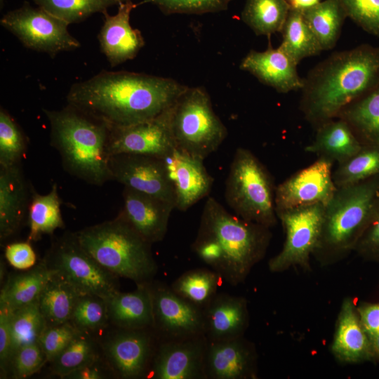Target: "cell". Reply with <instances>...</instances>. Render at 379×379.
<instances>
[{"label": "cell", "instance_id": "4dcf8cb0", "mask_svg": "<svg viewBox=\"0 0 379 379\" xmlns=\"http://www.w3.org/2000/svg\"><path fill=\"white\" fill-rule=\"evenodd\" d=\"M51 273L43 259L24 272L10 275L1 290L0 301L12 310L36 300Z\"/></svg>", "mask_w": 379, "mask_h": 379}, {"label": "cell", "instance_id": "d6a6232c", "mask_svg": "<svg viewBox=\"0 0 379 379\" xmlns=\"http://www.w3.org/2000/svg\"><path fill=\"white\" fill-rule=\"evenodd\" d=\"M281 32L282 42L279 47L297 65L305 58L317 55L322 51L300 9L291 8Z\"/></svg>", "mask_w": 379, "mask_h": 379}, {"label": "cell", "instance_id": "277c9868", "mask_svg": "<svg viewBox=\"0 0 379 379\" xmlns=\"http://www.w3.org/2000/svg\"><path fill=\"white\" fill-rule=\"evenodd\" d=\"M43 111L50 124L51 145L67 173L96 186L113 180L107 124L69 105L60 110Z\"/></svg>", "mask_w": 379, "mask_h": 379}, {"label": "cell", "instance_id": "836d02e7", "mask_svg": "<svg viewBox=\"0 0 379 379\" xmlns=\"http://www.w3.org/2000/svg\"><path fill=\"white\" fill-rule=\"evenodd\" d=\"M222 281L220 275L211 268H195L182 273L171 288L182 298L204 310L218 294Z\"/></svg>", "mask_w": 379, "mask_h": 379}, {"label": "cell", "instance_id": "f1b7e54d", "mask_svg": "<svg viewBox=\"0 0 379 379\" xmlns=\"http://www.w3.org/2000/svg\"><path fill=\"white\" fill-rule=\"evenodd\" d=\"M344 120L363 145H379V85L343 108Z\"/></svg>", "mask_w": 379, "mask_h": 379}, {"label": "cell", "instance_id": "8fae6325", "mask_svg": "<svg viewBox=\"0 0 379 379\" xmlns=\"http://www.w3.org/2000/svg\"><path fill=\"white\" fill-rule=\"evenodd\" d=\"M324 206L314 204L277 211L286 238L281 251L268 262L271 272H282L295 265L308 267L319 241Z\"/></svg>", "mask_w": 379, "mask_h": 379}, {"label": "cell", "instance_id": "f5cc1de1", "mask_svg": "<svg viewBox=\"0 0 379 379\" xmlns=\"http://www.w3.org/2000/svg\"><path fill=\"white\" fill-rule=\"evenodd\" d=\"M371 344L374 356L379 358V333L373 338Z\"/></svg>", "mask_w": 379, "mask_h": 379}, {"label": "cell", "instance_id": "484cf974", "mask_svg": "<svg viewBox=\"0 0 379 379\" xmlns=\"http://www.w3.org/2000/svg\"><path fill=\"white\" fill-rule=\"evenodd\" d=\"M150 283L137 285L131 292L120 291L106 300L109 321L119 328H152Z\"/></svg>", "mask_w": 379, "mask_h": 379}, {"label": "cell", "instance_id": "1f68e13d", "mask_svg": "<svg viewBox=\"0 0 379 379\" xmlns=\"http://www.w3.org/2000/svg\"><path fill=\"white\" fill-rule=\"evenodd\" d=\"M302 14L322 51L333 48L347 18L341 0H324L302 10Z\"/></svg>", "mask_w": 379, "mask_h": 379}, {"label": "cell", "instance_id": "3957f363", "mask_svg": "<svg viewBox=\"0 0 379 379\" xmlns=\"http://www.w3.org/2000/svg\"><path fill=\"white\" fill-rule=\"evenodd\" d=\"M269 229L229 213L209 197L192 249L223 281L237 286L264 257L272 237Z\"/></svg>", "mask_w": 379, "mask_h": 379}, {"label": "cell", "instance_id": "8992f818", "mask_svg": "<svg viewBox=\"0 0 379 379\" xmlns=\"http://www.w3.org/2000/svg\"><path fill=\"white\" fill-rule=\"evenodd\" d=\"M378 206L379 174L337 188L324 206L321 235L313 255L331 262L354 250Z\"/></svg>", "mask_w": 379, "mask_h": 379}, {"label": "cell", "instance_id": "bcb514c9", "mask_svg": "<svg viewBox=\"0 0 379 379\" xmlns=\"http://www.w3.org/2000/svg\"><path fill=\"white\" fill-rule=\"evenodd\" d=\"M4 256L13 267L20 270H27L36 264V253L27 240L6 245Z\"/></svg>", "mask_w": 379, "mask_h": 379}, {"label": "cell", "instance_id": "d590c367", "mask_svg": "<svg viewBox=\"0 0 379 379\" xmlns=\"http://www.w3.org/2000/svg\"><path fill=\"white\" fill-rule=\"evenodd\" d=\"M96 342L89 332L79 331L68 345L50 362L55 375L64 378L74 371L98 361Z\"/></svg>", "mask_w": 379, "mask_h": 379}, {"label": "cell", "instance_id": "ab89813d", "mask_svg": "<svg viewBox=\"0 0 379 379\" xmlns=\"http://www.w3.org/2000/svg\"><path fill=\"white\" fill-rule=\"evenodd\" d=\"M26 137L11 114L0 109V167L21 164L27 151Z\"/></svg>", "mask_w": 379, "mask_h": 379}, {"label": "cell", "instance_id": "ee69618b", "mask_svg": "<svg viewBox=\"0 0 379 379\" xmlns=\"http://www.w3.org/2000/svg\"><path fill=\"white\" fill-rule=\"evenodd\" d=\"M70 321L46 326L38 342L46 356L48 361L55 358L79 331Z\"/></svg>", "mask_w": 379, "mask_h": 379}, {"label": "cell", "instance_id": "816d5d0a", "mask_svg": "<svg viewBox=\"0 0 379 379\" xmlns=\"http://www.w3.org/2000/svg\"><path fill=\"white\" fill-rule=\"evenodd\" d=\"M291 8L304 10L309 8L318 2L320 0H287Z\"/></svg>", "mask_w": 379, "mask_h": 379}, {"label": "cell", "instance_id": "2e32d148", "mask_svg": "<svg viewBox=\"0 0 379 379\" xmlns=\"http://www.w3.org/2000/svg\"><path fill=\"white\" fill-rule=\"evenodd\" d=\"M205 335L159 341L147 375L154 379H206Z\"/></svg>", "mask_w": 379, "mask_h": 379}, {"label": "cell", "instance_id": "b9f144b4", "mask_svg": "<svg viewBox=\"0 0 379 379\" xmlns=\"http://www.w3.org/2000/svg\"><path fill=\"white\" fill-rule=\"evenodd\" d=\"M233 0H143L138 5L152 4L166 15L203 14L226 10Z\"/></svg>", "mask_w": 379, "mask_h": 379}, {"label": "cell", "instance_id": "ba28073f", "mask_svg": "<svg viewBox=\"0 0 379 379\" xmlns=\"http://www.w3.org/2000/svg\"><path fill=\"white\" fill-rule=\"evenodd\" d=\"M171 128L175 149L205 159L215 152L227 129L215 113L203 87H187L172 107Z\"/></svg>", "mask_w": 379, "mask_h": 379}, {"label": "cell", "instance_id": "f546056e", "mask_svg": "<svg viewBox=\"0 0 379 379\" xmlns=\"http://www.w3.org/2000/svg\"><path fill=\"white\" fill-rule=\"evenodd\" d=\"M81 295L72 284L52 271L38 298L39 309L46 326L70 321Z\"/></svg>", "mask_w": 379, "mask_h": 379}, {"label": "cell", "instance_id": "52a82bcc", "mask_svg": "<svg viewBox=\"0 0 379 379\" xmlns=\"http://www.w3.org/2000/svg\"><path fill=\"white\" fill-rule=\"evenodd\" d=\"M274 179L249 149H236L225 182L227 204L239 217L270 228L277 222Z\"/></svg>", "mask_w": 379, "mask_h": 379}, {"label": "cell", "instance_id": "5bb4252c", "mask_svg": "<svg viewBox=\"0 0 379 379\" xmlns=\"http://www.w3.org/2000/svg\"><path fill=\"white\" fill-rule=\"evenodd\" d=\"M109 167L113 180L161 199L175 208L174 187L166 159L120 154L110 157Z\"/></svg>", "mask_w": 379, "mask_h": 379}, {"label": "cell", "instance_id": "9a60e30c", "mask_svg": "<svg viewBox=\"0 0 379 379\" xmlns=\"http://www.w3.org/2000/svg\"><path fill=\"white\" fill-rule=\"evenodd\" d=\"M333 162L324 157L297 171L276 186V212L301 206L326 205L337 187L333 179Z\"/></svg>", "mask_w": 379, "mask_h": 379}, {"label": "cell", "instance_id": "5b68a950", "mask_svg": "<svg viewBox=\"0 0 379 379\" xmlns=\"http://www.w3.org/2000/svg\"><path fill=\"white\" fill-rule=\"evenodd\" d=\"M80 246L109 272L133 281L149 284L157 272L152 244L146 241L121 213L111 220L77 232Z\"/></svg>", "mask_w": 379, "mask_h": 379}, {"label": "cell", "instance_id": "7402d4cb", "mask_svg": "<svg viewBox=\"0 0 379 379\" xmlns=\"http://www.w3.org/2000/svg\"><path fill=\"white\" fill-rule=\"evenodd\" d=\"M255 354L241 337L208 341L205 356L206 379H246L255 377Z\"/></svg>", "mask_w": 379, "mask_h": 379}, {"label": "cell", "instance_id": "603a6c76", "mask_svg": "<svg viewBox=\"0 0 379 379\" xmlns=\"http://www.w3.org/2000/svg\"><path fill=\"white\" fill-rule=\"evenodd\" d=\"M30 187L21 165L0 167V241L14 235L27 215Z\"/></svg>", "mask_w": 379, "mask_h": 379}, {"label": "cell", "instance_id": "7c38bea8", "mask_svg": "<svg viewBox=\"0 0 379 379\" xmlns=\"http://www.w3.org/2000/svg\"><path fill=\"white\" fill-rule=\"evenodd\" d=\"M152 330L159 341L204 335L203 309L175 293L171 286L152 281Z\"/></svg>", "mask_w": 379, "mask_h": 379}, {"label": "cell", "instance_id": "7dc6e473", "mask_svg": "<svg viewBox=\"0 0 379 379\" xmlns=\"http://www.w3.org/2000/svg\"><path fill=\"white\" fill-rule=\"evenodd\" d=\"M369 258H379V206L354 249Z\"/></svg>", "mask_w": 379, "mask_h": 379}, {"label": "cell", "instance_id": "e0dca14e", "mask_svg": "<svg viewBox=\"0 0 379 379\" xmlns=\"http://www.w3.org/2000/svg\"><path fill=\"white\" fill-rule=\"evenodd\" d=\"M159 340L152 328L119 330L109 338L104 352L110 367L121 378L147 376Z\"/></svg>", "mask_w": 379, "mask_h": 379}, {"label": "cell", "instance_id": "d4e9b609", "mask_svg": "<svg viewBox=\"0 0 379 379\" xmlns=\"http://www.w3.org/2000/svg\"><path fill=\"white\" fill-rule=\"evenodd\" d=\"M331 350L338 359L346 363H358L375 357L371 342L350 298L343 302Z\"/></svg>", "mask_w": 379, "mask_h": 379}, {"label": "cell", "instance_id": "ac0fdd59", "mask_svg": "<svg viewBox=\"0 0 379 379\" xmlns=\"http://www.w3.org/2000/svg\"><path fill=\"white\" fill-rule=\"evenodd\" d=\"M132 0L120 4L117 14L104 12V22L98 35L100 50L111 67L133 60L145 46V40L138 29L130 25V15L138 6Z\"/></svg>", "mask_w": 379, "mask_h": 379}, {"label": "cell", "instance_id": "e575fe53", "mask_svg": "<svg viewBox=\"0 0 379 379\" xmlns=\"http://www.w3.org/2000/svg\"><path fill=\"white\" fill-rule=\"evenodd\" d=\"M291 6L287 0H246L242 20L258 35L281 32Z\"/></svg>", "mask_w": 379, "mask_h": 379}, {"label": "cell", "instance_id": "f6af8a7d", "mask_svg": "<svg viewBox=\"0 0 379 379\" xmlns=\"http://www.w3.org/2000/svg\"><path fill=\"white\" fill-rule=\"evenodd\" d=\"M347 17L379 36V0H341Z\"/></svg>", "mask_w": 379, "mask_h": 379}, {"label": "cell", "instance_id": "7bdbcfd3", "mask_svg": "<svg viewBox=\"0 0 379 379\" xmlns=\"http://www.w3.org/2000/svg\"><path fill=\"white\" fill-rule=\"evenodd\" d=\"M47 361L38 341L25 345L13 354L9 374L13 378H26L38 372Z\"/></svg>", "mask_w": 379, "mask_h": 379}, {"label": "cell", "instance_id": "60d3db41", "mask_svg": "<svg viewBox=\"0 0 379 379\" xmlns=\"http://www.w3.org/2000/svg\"><path fill=\"white\" fill-rule=\"evenodd\" d=\"M70 321L80 331L100 329L109 321L106 300L95 295L81 294Z\"/></svg>", "mask_w": 379, "mask_h": 379}, {"label": "cell", "instance_id": "74e56055", "mask_svg": "<svg viewBox=\"0 0 379 379\" xmlns=\"http://www.w3.org/2000/svg\"><path fill=\"white\" fill-rule=\"evenodd\" d=\"M379 174V145H364L354 155L333 171L337 188L361 182Z\"/></svg>", "mask_w": 379, "mask_h": 379}, {"label": "cell", "instance_id": "83f0119b", "mask_svg": "<svg viewBox=\"0 0 379 379\" xmlns=\"http://www.w3.org/2000/svg\"><path fill=\"white\" fill-rule=\"evenodd\" d=\"M60 198L56 183L46 194H39L30 187V200L27 211L29 234L27 241H37L44 234H52L57 229L65 227L63 221Z\"/></svg>", "mask_w": 379, "mask_h": 379}, {"label": "cell", "instance_id": "ffe728a7", "mask_svg": "<svg viewBox=\"0 0 379 379\" xmlns=\"http://www.w3.org/2000/svg\"><path fill=\"white\" fill-rule=\"evenodd\" d=\"M166 160L173 184L176 209L186 211L210 194L214 180L204 165V159L175 149Z\"/></svg>", "mask_w": 379, "mask_h": 379}, {"label": "cell", "instance_id": "cb8c5ba5", "mask_svg": "<svg viewBox=\"0 0 379 379\" xmlns=\"http://www.w3.org/2000/svg\"><path fill=\"white\" fill-rule=\"evenodd\" d=\"M203 312L204 333L208 341L241 337L248 326L247 304L242 297L218 293Z\"/></svg>", "mask_w": 379, "mask_h": 379}, {"label": "cell", "instance_id": "f35d334b", "mask_svg": "<svg viewBox=\"0 0 379 379\" xmlns=\"http://www.w3.org/2000/svg\"><path fill=\"white\" fill-rule=\"evenodd\" d=\"M128 0H33L34 4L69 25L107 11Z\"/></svg>", "mask_w": 379, "mask_h": 379}, {"label": "cell", "instance_id": "f907efd6", "mask_svg": "<svg viewBox=\"0 0 379 379\" xmlns=\"http://www.w3.org/2000/svg\"><path fill=\"white\" fill-rule=\"evenodd\" d=\"M98 361L81 367L66 375L64 378L73 379H100L105 378L102 370L98 367Z\"/></svg>", "mask_w": 379, "mask_h": 379}, {"label": "cell", "instance_id": "8d00e7d4", "mask_svg": "<svg viewBox=\"0 0 379 379\" xmlns=\"http://www.w3.org/2000/svg\"><path fill=\"white\" fill-rule=\"evenodd\" d=\"M46 326V322L39 309L38 299L9 310L11 358L22 346L37 342Z\"/></svg>", "mask_w": 379, "mask_h": 379}, {"label": "cell", "instance_id": "c3c4849f", "mask_svg": "<svg viewBox=\"0 0 379 379\" xmlns=\"http://www.w3.org/2000/svg\"><path fill=\"white\" fill-rule=\"evenodd\" d=\"M11 359V339L9 327V310L0 301V372L1 378L9 375Z\"/></svg>", "mask_w": 379, "mask_h": 379}, {"label": "cell", "instance_id": "30bf717a", "mask_svg": "<svg viewBox=\"0 0 379 379\" xmlns=\"http://www.w3.org/2000/svg\"><path fill=\"white\" fill-rule=\"evenodd\" d=\"M0 22L25 47L52 58L61 51L80 46L79 41L69 32L67 22L27 1L20 8L7 12Z\"/></svg>", "mask_w": 379, "mask_h": 379}, {"label": "cell", "instance_id": "9c48e42d", "mask_svg": "<svg viewBox=\"0 0 379 379\" xmlns=\"http://www.w3.org/2000/svg\"><path fill=\"white\" fill-rule=\"evenodd\" d=\"M48 267L81 294L105 300L119 291V277L107 271L79 244L74 233L55 240L44 258Z\"/></svg>", "mask_w": 379, "mask_h": 379}, {"label": "cell", "instance_id": "4316f807", "mask_svg": "<svg viewBox=\"0 0 379 379\" xmlns=\"http://www.w3.org/2000/svg\"><path fill=\"white\" fill-rule=\"evenodd\" d=\"M315 130L314 139L305 147V151L338 164L354 155L364 145L350 126L339 118L328 121Z\"/></svg>", "mask_w": 379, "mask_h": 379}, {"label": "cell", "instance_id": "d6986e66", "mask_svg": "<svg viewBox=\"0 0 379 379\" xmlns=\"http://www.w3.org/2000/svg\"><path fill=\"white\" fill-rule=\"evenodd\" d=\"M124 206L119 212L149 243L161 241L175 206L161 199L124 187Z\"/></svg>", "mask_w": 379, "mask_h": 379}, {"label": "cell", "instance_id": "7a4b0ae2", "mask_svg": "<svg viewBox=\"0 0 379 379\" xmlns=\"http://www.w3.org/2000/svg\"><path fill=\"white\" fill-rule=\"evenodd\" d=\"M379 49L361 46L335 52L303 79L300 109L315 129L377 84Z\"/></svg>", "mask_w": 379, "mask_h": 379}, {"label": "cell", "instance_id": "4fadbf2b", "mask_svg": "<svg viewBox=\"0 0 379 379\" xmlns=\"http://www.w3.org/2000/svg\"><path fill=\"white\" fill-rule=\"evenodd\" d=\"M173 105L149 120L124 126H109V156L133 154L162 159L171 157L175 149L171 128Z\"/></svg>", "mask_w": 379, "mask_h": 379}, {"label": "cell", "instance_id": "681fc988", "mask_svg": "<svg viewBox=\"0 0 379 379\" xmlns=\"http://www.w3.org/2000/svg\"><path fill=\"white\" fill-rule=\"evenodd\" d=\"M357 310L361 324L372 342L379 333V304H364Z\"/></svg>", "mask_w": 379, "mask_h": 379}, {"label": "cell", "instance_id": "db71d44e", "mask_svg": "<svg viewBox=\"0 0 379 379\" xmlns=\"http://www.w3.org/2000/svg\"><path fill=\"white\" fill-rule=\"evenodd\" d=\"M4 1V0H0V1H1V4H2V1Z\"/></svg>", "mask_w": 379, "mask_h": 379}, {"label": "cell", "instance_id": "6da1fadb", "mask_svg": "<svg viewBox=\"0 0 379 379\" xmlns=\"http://www.w3.org/2000/svg\"><path fill=\"white\" fill-rule=\"evenodd\" d=\"M187 88L171 78L102 71L74 84L67 101L109 126H124L157 117L171 107Z\"/></svg>", "mask_w": 379, "mask_h": 379}, {"label": "cell", "instance_id": "44dd1931", "mask_svg": "<svg viewBox=\"0 0 379 379\" xmlns=\"http://www.w3.org/2000/svg\"><path fill=\"white\" fill-rule=\"evenodd\" d=\"M297 65L282 49L274 48L269 43L264 51H250L239 67L278 93H287L301 90L303 86L304 81L298 73Z\"/></svg>", "mask_w": 379, "mask_h": 379}]
</instances>
